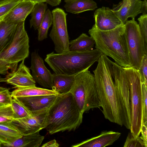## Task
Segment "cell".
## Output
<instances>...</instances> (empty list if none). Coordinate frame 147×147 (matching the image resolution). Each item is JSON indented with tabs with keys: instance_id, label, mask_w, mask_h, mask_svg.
Segmentation results:
<instances>
[{
	"instance_id": "obj_32",
	"label": "cell",
	"mask_w": 147,
	"mask_h": 147,
	"mask_svg": "<svg viewBox=\"0 0 147 147\" xmlns=\"http://www.w3.org/2000/svg\"><path fill=\"white\" fill-rule=\"evenodd\" d=\"M12 97L9 90L0 87V103L5 105H11Z\"/></svg>"
},
{
	"instance_id": "obj_11",
	"label": "cell",
	"mask_w": 147,
	"mask_h": 147,
	"mask_svg": "<svg viewBox=\"0 0 147 147\" xmlns=\"http://www.w3.org/2000/svg\"><path fill=\"white\" fill-rule=\"evenodd\" d=\"M112 9L125 24L129 17L134 19L140 13H147V0H122L118 4L114 5Z\"/></svg>"
},
{
	"instance_id": "obj_14",
	"label": "cell",
	"mask_w": 147,
	"mask_h": 147,
	"mask_svg": "<svg viewBox=\"0 0 147 147\" xmlns=\"http://www.w3.org/2000/svg\"><path fill=\"white\" fill-rule=\"evenodd\" d=\"M24 60L14 71L7 74L6 82L16 88L36 86V82L30 73L29 69L24 64Z\"/></svg>"
},
{
	"instance_id": "obj_1",
	"label": "cell",
	"mask_w": 147,
	"mask_h": 147,
	"mask_svg": "<svg viewBox=\"0 0 147 147\" xmlns=\"http://www.w3.org/2000/svg\"><path fill=\"white\" fill-rule=\"evenodd\" d=\"M93 71L102 112L110 122L130 129L131 122L117 92L112 75L111 61L102 54Z\"/></svg>"
},
{
	"instance_id": "obj_35",
	"label": "cell",
	"mask_w": 147,
	"mask_h": 147,
	"mask_svg": "<svg viewBox=\"0 0 147 147\" xmlns=\"http://www.w3.org/2000/svg\"><path fill=\"white\" fill-rule=\"evenodd\" d=\"M147 126L142 124L141 129L140 133L141 134V136H140L141 139L147 144Z\"/></svg>"
},
{
	"instance_id": "obj_20",
	"label": "cell",
	"mask_w": 147,
	"mask_h": 147,
	"mask_svg": "<svg viewBox=\"0 0 147 147\" xmlns=\"http://www.w3.org/2000/svg\"><path fill=\"white\" fill-rule=\"evenodd\" d=\"M52 90L59 94L69 92L74 82L75 76L53 74Z\"/></svg>"
},
{
	"instance_id": "obj_23",
	"label": "cell",
	"mask_w": 147,
	"mask_h": 147,
	"mask_svg": "<svg viewBox=\"0 0 147 147\" xmlns=\"http://www.w3.org/2000/svg\"><path fill=\"white\" fill-rule=\"evenodd\" d=\"M60 94L53 90L36 86L17 88L11 93L12 97L20 98L38 95Z\"/></svg>"
},
{
	"instance_id": "obj_12",
	"label": "cell",
	"mask_w": 147,
	"mask_h": 147,
	"mask_svg": "<svg viewBox=\"0 0 147 147\" xmlns=\"http://www.w3.org/2000/svg\"><path fill=\"white\" fill-rule=\"evenodd\" d=\"M32 76L35 80L41 86L51 88L53 75L45 65L42 59L36 51L31 54Z\"/></svg>"
},
{
	"instance_id": "obj_31",
	"label": "cell",
	"mask_w": 147,
	"mask_h": 147,
	"mask_svg": "<svg viewBox=\"0 0 147 147\" xmlns=\"http://www.w3.org/2000/svg\"><path fill=\"white\" fill-rule=\"evenodd\" d=\"M143 92L142 124L147 126V85L142 82Z\"/></svg>"
},
{
	"instance_id": "obj_24",
	"label": "cell",
	"mask_w": 147,
	"mask_h": 147,
	"mask_svg": "<svg viewBox=\"0 0 147 147\" xmlns=\"http://www.w3.org/2000/svg\"><path fill=\"white\" fill-rule=\"evenodd\" d=\"M95 44L94 39L86 34L82 33L75 40L69 41L70 51L84 52L93 49Z\"/></svg>"
},
{
	"instance_id": "obj_30",
	"label": "cell",
	"mask_w": 147,
	"mask_h": 147,
	"mask_svg": "<svg viewBox=\"0 0 147 147\" xmlns=\"http://www.w3.org/2000/svg\"><path fill=\"white\" fill-rule=\"evenodd\" d=\"M139 26L140 32L144 40L145 47L147 50V14H143L139 18Z\"/></svg>"
},
{
	"instance_id": "obj_16",
	"label": "cell",
	"mask_w": 147,
	"mask_h": 147,
	"mask_svg": "<svg viewBox=\"0 0 147 147\" xmlns=\"http://www.w3.org/2000/svg\"><path fill=\"white\" fill-rule=\"evenodd\" d=\"M35 2L22 0L2 18V20L10 24H18L25 21L30 13Z\"/></svg>"
},
{
	"instance_id": "obj_19",
	"label": "cell",
	"mask_w": 147,
	"mask_h": 147,
	"mask_svg": "<svg viewBox=\"0 0 147 147\" xmlns=\"http://www.w3.org/2000/svg\"><path fill=\"white\" fill-rule=\"evenodd\" d=\"M24 134L13 122L0 123V147L22 138Z\"/></svg>"
},
{
	"instance_id": "obj_17",
	"label": "cell",
	"mask_w": 147,
	"mask_h": 147,
	"mask_svg": "<svg viewBox=\"0 0 147 147\" xmlns=\"http://www.w3.org/2000/svg\"><path fill=\"white\" fill-rule=\"evenodd\" d=\"M58 95H38L17 98L33 113L48 109L54 102Z\"/></svg>"
},
{
	"instance_id": "obj_15",
	"label": "cell",
	"mask_w": 147,
	"mask_h": 147,
	"mask_svg": "<svg viewBox=\"0 0 147 147\" xmlns=\"http://www.w3.org/2000/svg\"><path fill=\"white\" fill-rule=\"evenodd\" d=\"M48 109L32 113L30 116L16 120L24 135L34 133L43 129Z\"/></svg>"
},
{
	"instance_id": "obj_5",
	"label": "cell",
	"mask_w": 147,
	"mask_h": 147,
	"mask_svg": "<svg viewBox=\"0 0 147 147\" xmlns=\"http://www.w3.org/2000/svg\"><path fill=\"white\" fill-rule=\"evenodd\" d=\"M24 22L17 24L12 42L0 53V74H7L9 70L11 72L15 71L18 63L29 56V38L25 28Z\"/></svg>"
},
{
	"instance_id": "obj_28",
	"label": "cell",
	"mask_w": 147,
	"mask_h": 147,
	"mask_svg": "<svg viewBox=\"0 0 147 147\" xmlns=\"http://www.w3.org/2000/svg\"><path fill=\"white\" fill-rule=\"evenodd\" d=\"M16 121L11 105L0 107V123Z\"/></svg>"
},
{
	"instance_id": "obj_41",
	"label": "cell",
	"mask_w": 147,
	"mask_h": 147,
	"mask_svg": "<svg viewBox=\"0 0 147 147\" xmlns=\"http://www.w3.org/2000/svg\"><path fill=\"white\" fill-rule=\"evenodd\" d=\"M4 105H4L0 103V107H1V106H4Z\"/></svg>"
},
{
	"instance_id": "obj_34",
	"label": "cell",
	"mask_w": 147,
	"mask_h": 147,
	"mask_svg": "<svg viewBox=\"0 0 147 147\" xmlns=\"http://www.w3.org/2000/svg\"><path fill=\"white\" fill-rule=\"evenodd\" d=\"M22 0H13L0 5V18L9 12Z\"/></svg>"
},
{
	"instance_id": "obj_33",
	"label": "cell",
	"mask_w": 147,
	"mask_h": 147,
	"mask_svg": "<svg viewBox=\"0 0 147 147\" xmlns=\"http://www.w3.org/2000/svg\"><path fill=\"white\" fill-rule=\"evenodd\" d=\"M138 71L142 82L147 85V55H144L143 56Z\"/></svg>"
},
{
	"instance_id": "obj_26",
	"label": "cell",
	"mask_w": 147,
	"mask_h": 147,
	"mask_svg": "<svg viewBox=\"0 0 147 147\" xmlns=\"http://www.w3.org/2000/svg\"><path fill=\"white\" fill-rule=\"evenodd\" d=\"M11 106L16 121L17 119L25 118L32 114L17 98L12 97Z\"/></svg>"
},
{
	"instance_id": "obj_2",
	"label": "cell",
	"mask_w": 147,
	"mask_h": 147,
	"mask_svg": "<svg viewBox=\"0 0 147 147\" xmlns=\"http://www.w3.org/2000/svg\"><path fill=\"white\" fill-rule=\"evenodd\" d=\"M83 114L71 93L60 94L48 109L43 129L50 134L75 131L82 123Z\"/></svg>"
},
{
	"instance_id": "obj_37",
	"label": "cell",
	"mask_w": 147,
	"mask_h": 147,
	"mask_svg": "<svg viewBox=\"0 0 147 147\" xmlns=\"http://www.w3.org/2000/svg\"><path fill=\"white\" fill-rule=\"evenodd\" d=\"M59 144L55 140H51L43 144L42 147H58Z\"/></svg>"
},
{
	"instance_id": "obj_3",
	"label": "cell",
	"mask_w": 147,
	"mask_h": 147,
	"mask_svg": "<svg viewBox=\"0 0 147 147\" xmlns=\"http://www.w3.org/2000/svg\"><path fill=\"white\" fill-rule=\"evenodd\" d=\"M124 25L109 30L101 31L94 24L88 33L95 42V48L103 54L111 57L123 67H132L125 33Z\"/></svg>"
},
{
	"instance_id": "obj_9",
	"label": "cell",
	"mask_w": 147,
	"mask_h": 147,
	"mask_svg": "<svg viewBox=\"0 0 147 147\" xmlns=\"http://www.w3.org/2000/svg\"><path fill=\"white\" fill-rule=\"evenodd\" d=\"M52 27L49 36L55 45V50L57 53L70 51L69 37L66 22L67 14L64 10L57 8L52 11Z\"/></svg>"
},
{
	"instance_id": "obj_4",
	"label": "cell",
	"mask_w": 147,
	"mask_h": 147,
	"mask_svg": "<svg viewBox=\"0 0 147 147\" xmlns=\"http://www.w3.org/2000/svg\"><path fill=\"white\" fill-rule=\"evenodd\" d=\"M102 54L96 49L84 52H52L46 55L45 61L55 73L76 75L88 69Z\"/></svg>"
},
{
	"instance_id": "obj_40",
	"label": "cell",
	"mask_w": 147,
	"mask_h": 147,
	"mask_svg": "<svg viewBox=\"0 0 147 147\" xmlns=\"http://www.w3.org/2000/svg\"><path fill=\"white\" fill-rule=\"evenodd\" d=\"M58 5H59L61 2V0H55Z\"/></svg>"
},
{
	"instance_id": "obj_29",
	"label": "cell",
	"mask_w": 147,
	"mask_h": 147,
	"mask_svg": "<svg viewBox=\"0 0 147 147\" xmlns=\"http://www.w3.org/2000/svg\"><path fill=\"white\" fill-rule=\"evenodd\" d=\"M124 147H147L146 144L140 136L136 137L129 132L123 146Z\"/></svg>"
},
{
	"instance_id": "obj_38",
	"label": "cell",
	"mask_w": 147,
	"mask_h": 147,
	"mask_svg": "<svg viewBox=\"0 0 147 147\" xmlns=\"http://www.w3.org/2000/svg\"><path fill=\"white\" fill-rule=\"evenodd\" d=\"M13 0H0V5Z\"/></svg>"
},
{
	"instance_id": "obj_22",
	"label": "cell",
	"mask_w": 147,
	"mask_h": 147,
	"mask_svg": "<svg viewBox=\"0 0 147 147\" xmlns=\"http://www.w3.org/2000/svg\"><path fill=\"white\" fill-rule=\"evenodd\" d=\"M17 24H9L2 20L0 22V53L5 50L12 42Z\"/></svg>"
},
{
	"instance_id": "obj_25",
	"label": "cell",
	"mask_w": 147,
	"mask_h": 147,
	"mask_svg": "<svg viewBox=\"0 0 147 147\" xmlns=\"http://www.w3.org/2000/svg\"><path fill=\"white\" fill-rule=\"evenodd\" d=\"M47 7V3L44 2L36 3L34 5L30 13V28L33 27L35 30H38Z\"/></svg>"
},
{
	"instance_id": "obj_39",
	"label": "cell",
	"mask_w": 147,
	"mask_h": 147,
	"mask_svg": "<svg viewBox=\"0 0 147 147\" xmlns=\"http://www.w3.org/2000/svg\"><path fill=\"white\" fill-rule=\"evenodd\" d=\"M6 82L5 78H3L0 76V82Z\"/></svg>"
},
{
	"instance_id": "obj_7",
	"label": "cell",
	"mask_w": 147,
	"mask_h": 147,
	"mask_svg": "<svg viewBox=\"0 0 147 147\" xmlns=\"http://www.w3.org/2000/svg\"><path fill=\"white\" fill-rule=\"evenodd\" d=\"M129 84L131 111L130 132L139 136L142 124L143 92L141 78L137 69L123 67Z\"/></svg>"
},
{
	"instance_id": "obj_18",
	"label": "cell",
	"mask_w": 147,
	"mask_h": 147,
	"mask_svg": "<svg viewBox=\"0 0 147 147\" xmlns=\"http://www.w3.org/2000/svg\"><path fill=\"white\" fill-rule=\"evenodd\" d=\"M121 134V133L118 132L104 131L97 136L92 138L71 146L105 147L112 145L119 138Z\"/></svg>"
},
{
	"instance_id": "obj_13",
	"label": "cell",
	"mask_w": 147,
	"mask_h": 147,
	"mask_svg": "<svg viewBox=\"0 0 147 147\" xmlns=\"http://www.w3.org/2000/svg\"><path fill=\"white\" fill-rule=\"evenodd\" d=\"M95 25L99 30L105 31L113 29L124 24L112 9L102 7L94 13Z\"/></svg>"
},
{
	"instance_id": "obj_8",
	"label": "cell",
	"mask_w": 147,
	"mask_h": 147,
	"mask_svg": "<svg viewBox=\"0 0 147 147\" xmlns=\"http://www.w3.org/2000/svg\"><path fill=\"white\" fill-rule=\"evenodd\" d=\"M129 57L132 67L138 70L142 58L147 55L139 26L134 19L127 21L124 25Z\"/></svg>"
},
{
	"instance_id": "obj_21",
	"label": "cell",
	"mask_w": 147,
	"mask_h": 147,
	"mask_svg": "<svg viewBox=\"0 0 147 147\" xmlns=\"http://www.w3.org/2000/svg\"><path fill=\"white\" fill-rule=\"evenodd\" d=\"M64 5L67 12L78 14L97 8V4L93 0H64Z\"/></svg>"
},
{
	"instance_id": "obj_36",
	"label": "cell",
	"mask_w": 147,
	"mask_h": 147,
	"mask_svg": "<svg viewBox=\"0 0 147 147\" xmlns=\"http://www.w3.org/2000/svg\"><path fill=\"white\" fill-rule=\"evenodd\" d=\"M27 1H31L36 3L41 2H46L52 6H56L58 5V4L55 0H24Z\"/></svg>"
},
{
	"instance_id": "obj_6",
	"label": "cell",
	"mask_w": 147,
	"mask_h": 147,
	"mask_svg": "<svg viewBox=\"0 0 147 147\" xmlns=\"http://www.w3.org/2000/svg\"><path fill=\"white\" fill-rule=\"evenodd\" d=\"M69 92L83 114L91 109L101 107L94 76L88 69L75 76Z\"/></svg>"
},
{
	"instance_id": "obj_42",
	"label": "cell",
	"mask_w": 147,
	"mask_h": 147,
	"mask_svg": "<svg viewBox=\"0 0 147 147\" xmlns=\"http://www.w3.org/2000/svg\"><path fill=\"white\" fill-rule=\"evenodd\" d=\"M2 17L0 18V22L2 20Z\"/></svg>"
},
{
	"instance_id": "obj_10",
	"label": "cell",
	"mask_w": 147,
	"mask_h": 147,
	"mask_svg": "<svg viewBox=\"0 0 147 147\" xmlns=\"http://www.w3.org/2000/svg\"><path fill=\"white\" fill-rule=\"evenodd\" d=\"M112 75L116 90L131 122L130 92L128 82L123 67L111 61Z\"/></svg>"
},
{
	"instance_id": "obj_27",
	"label": "cell",
	"mask_w": 147,
	"mask_h": 147,
	"mask_svg": "<svg viewBox=\"0 0 147 147\" xmlns=\"http://www.w3.org/2000/svg\"><path fill=\"white\" fill-rule=\"evenodd\" d=\"M53 21L52 11L49 9H47L38 30V41H42L47 38L48 30L52 24Z\"/></svg>"
}]
</instances>
